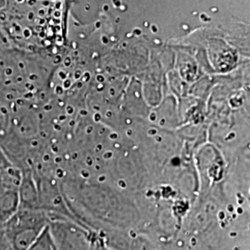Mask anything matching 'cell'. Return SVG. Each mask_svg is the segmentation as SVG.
<instances>
[{
	"mask_svg": "<svg viewBox=\"0 0 250 250\" xmlns=\"http://www.w3.org/2000/svg\"><path fill=\"white\" fill-rule=\"evenodd\" d=\"M49 221V215L44 210L20 208L2 224L11 250H28L47 228Z\"/></svg>",
	"mask_w": 250,
	"mask_h": 250,
	"instance_id": "obj_1",
	"label": "cell"
},
{
	"mask_svg": "<svg viewBox=\"0 0 250 250\" xmlns=\"http://www.w3.org/2000/svg\"><path fill=\"white\" fill-rule=\"evenodd\" d=\"M21 177V170L12 164L0 171V225L6 224L20 209Z\"/></svg>",
	"mask_w": 250,
	"mask_h": 250,
	"instance_id": "obj_2",
	"label": "cell"
},
{
	"mask_svg": "<svg viewBox=\"0 0 250 250\" xmlns=\"http://www.w3.org/2000/svg\"><path fill=\"white\" fill-rule=\"evenodd\" d=\"M27 250H58L48 226L36 243Z\"/></svg>",
	"mask_w": 250,
	"mask_h": 250,
	"instance_id": "obj_3",
	"label": "cell"
},
{
	"mask_svg": "<svg viewBox=\"0 0 250 250\" xmlns=\"http://www.w3.org/2000/svg\"><path fill=\"white\" fill-rule=\"evenodd\" d=\"M10 161H9L8 157L6 156L5 152L3 151V149L1 148L0 146V171L2 170H4L6 167H8L9 165H10Z\"/></svg>",
	"mask_w": 250,
	"mask_h": 250,
	"instance_id": "obj_4",
	"label": "cell"
},
{
	"mask_svg": "<svg viewBox=\"0 0 250 250\" xmlns=\"http://www.w3.org/2000/svg\"></svg>",
	"mask_w": 250,
	"mask_h": 250,
	"instance_id": "obj_5",
	"label": "cell"
}]
</instances>
